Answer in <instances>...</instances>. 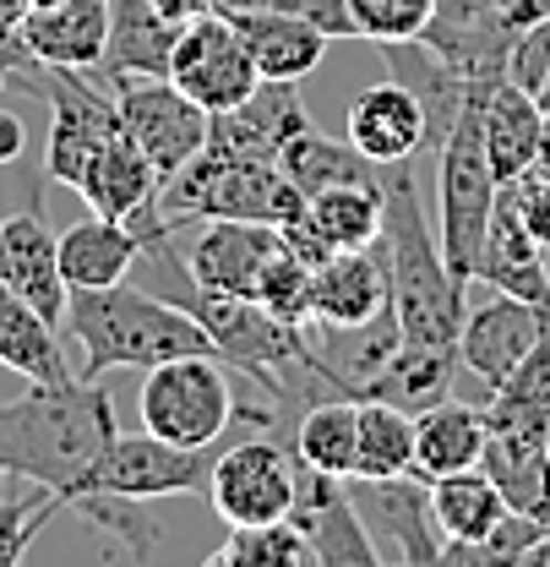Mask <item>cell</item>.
<instances>
[{"label": "cell", "instance_id": "7bdbcfd3", "mask_svg": "<svg viewBox=\"0 0 550 567\" xmlns=\"http://www.w3.org/2000/svg\"><path fill=\"white\" fill-rule=\"evenodd\" d=\"M507 197H512V208L523 213L529 235L550 251V158H535L518 181H507Z\"/></svg>", "mask_w": 550, "mask_h": 567}, {"label": "cell", "instance_id": "6da1fadb", "mask_svg": "<svg viewBox=\"0 0 550 567\" xmlns=\"http://www.w3.org/2000/svg\"><path fill=\"white\" fill-rule=\"evenodd\" d=\"M414 158L382 164V268H387V306L404 328V344L425 350H458V328L469 311V284L458 279L442 257V240L425 218Z\"/></svg>", "mask_w": 550, "mask_h": 567}, {"label": "cell", "instance_id": "f1b7e54d", "mask_svg": "<svg viewBox=\"0 0 550 567\" xmlns=\"http://www.w3.org/2000/svg\"><path fill=\"white\" fill-rule=\"evenodd\" d=\"M480 470L496 481L501 502L512 513H529L550 524V447L535 442V436H485V453H480Z\"/></svg>", "mask_w": 550, "mask_h": 567}, {"label": "cell", "instance_id": "277c9868", "mask_svg": "<svg viewBox=\"0 0 550 567\" xmlns=\"http://www.w3.org/2000/svg\"><path fill=\"white\" fill-rule=\"evenodd\" d=\"M496 82H475L453 132L436 147V240L447 268L464 284H475V257H480L485 224L501 197V181L485 158V99Z\"/></svg>", "mask_w": 550, "mask_h": 567}, {"label": "cell", "instance_id": "ab89813d", "mask_svg": "<svg viewBox=\"0 0 550 567\" xmlns=\"http://www.w3.org/2000/svg\"><path fill=\"white\" fill-rule=\"evenodd\" d=\"M55 513H66V507H61V496L44 492V486H33V496H17V502L0 496V567L17 563V557L44 535V524H50Z\"/></svg>", "mask_w": 550, "mask_h": 567}, {"label": "cell", "instance_id": "c3c4849f", "mask_svg": "<svg viewBox=\"0 0 550 567\" xmlns=\"http://www.w3.org/2000/svg\"><path fill=\"white\" fill-rule=\"evenodd\" d=\"M535 17H550V0H518V22H535Z\"/></svg>", "mask_w": 550, "mask_h": 567}, {"label": "cell", "instance_id": "9c48e42d", "mask_svg": "<svg viewBox=\"0 0 550 567\" xmlns=\"http://www.w3.org/2000/svg\"><path fill=\"white\" fill-rule=\"evenodd\" d=\"M294 492H300V464L289 447H278L268 431L218 447L212 481H207V502L218 507L224 524H273L294 513Z\"/></svg>", "mask_w": 550, "mask_h": 567}, {"label": "cell", "instance_id": "9a60e30c", "mask_svg": "<svg viewBox=\"0 0 550 567\" xmlns=\"http://www.w3.org/2000/svg\"><path fill=\"white\" fill-rule=\"evenodd\" d=\"M0 279L11 284L50 328H66L71 284L61 274V235H50L33 208L0 218Z\"/></svg>", "mask_w": 550, "mask_h": 567}, {"label": "cell", "instance_id": "4dcf8cb0", "mask_svg": "<svg viewBox=\"0 0 550 567\" xmlns=\"http://www.w3.org/2000/svg\"><path fill=\"white\" fill-rule=\"evenodd\" d=\"M430 513L447 540H485L507 518V502L496 492V481L475 464V470H453V475L430 481Z\"/></svg>", "mask_w": 550, "mask_h": 567}, {"label": "cell", "instance_id": "ee69618b", "mask_svg": "<svg viewBox=\"0 0 550 567\" xmlns=\"http://www.w3.org/2000/svg\"><path fill=\"white\" fill-rule=\"evenodd\" d=\"M22 28H28V0H0V66L11 71V76L39 82V61L28 55Z\"/></svg>", "mask_w": 550, "mask_h": 567}, {"label": "cell", "instance_id": "7a4b0ae2", "mask_svg": "<svg viewBox=\"0 0 550 567\" xmlns=\"http://www.w3.org/2000/svg\"><path fill=\"white\" fill-rule=\"evenodd\" d=\"M115 431H121L115 404L98 382L87 377L33 382L22 399L0 404V470L55 492L66 507V496L110 447Z\"/></svg>", "mask_w": 550, "mask_h": 567}, {"label": "cell", "instance_id": "f35d334b", "mask_svg": "<svg viewBox=\"0 0 550 567\" xmlns=\"http://www.w3.org/2000/svg\"><path fill=\"white\" fill-rule=\"evenodd\" d=\"M262 137L273 142L278 153H283V142L289 137H300L305 126H311V115H305V99H300V87L294 82H257V93L246 99V104H235Z\"/></svg>", "mask_w": 550, "mask_h": 567}, {"label": "cell", "instance_id": "3957f363", "mask_svg": "<svg viewBox=\"0 0 550 567\" xmlns=\"http://www.w3.org/2000/svg\"><path fill=\"white\" fill-rule=\"evenodd\" d=\"M66 333L76 339V377L98 382L104 371H147L158 360L212 354L207 328L175 300L142 289V284H98L66 295Z\"/></svg>", "mask_w": 550, "mask_h": 567}, {"label": "cell", "instance_id": "ffe728a7", "mask_svg": "<svg viewBox=\"0 0 550 567\" xmlns=\"http://www.w3.org/2000/svg\"><path fill=\"white\" fill-rule=\"evenodd\" d=\"M110 39V0H61L50 11H28L22 44L39 66L93 71Z\"/></svg>", "mask_w": 550, "mask_h": 567}, {"label": "cell", "instance_id": "f907efd6", "mask_svg": "<svg viewBox=\"0 0 550 567\" xmlns=\"http://www.w3.org/2000/svg\"><path fill=\"white\" fill-rule=\"evenodd\" d=\"M540 110L550 115V76H546V87H540Z\"/></svg>", "mask_w": 550, "mask_h": 567}, {"label": "cell", "instance_id": "d4e9b609", "mask_svg": "<svg viewBox=\"0 0 550 567\" xmlns=\"http://www.w3.org/2000/svg\"><path fill=\"white\" fill-rule=\"evenodd\" d=\"M485 425L496 436H550V333L523 354L485 399Z\"/></svg>", "mask_w": 550, "mask_h": 567}, {"label": "cell", "instance_id": "603a6c76", "mask_svg": "<svg viewBox=\"0 0 550 567\" xmlns=\"http://www.w3.org/2000/svg\"><path fill=\"white\" fill-rule=\"evenodd\" d=\"M229 22L246 39L251 61H257V71L268 82H300V76H311V71L322 66L328 44H333L316 22L283 17V11H235Z\"/></svg>", "mask_w": 550, "mask_h": 567}, {"label": "cell", "instance_id": "d6986e66", "mask_svg": "<svg viewBox=\"0 0 550 567\" xmlns=\"http://www.w3.org/2000/svg\"><path fill=\"white\" fill-rule=\"evenodd\" d=\"M485 404L464 399H436L425 410H414V475L419 481H442L453 470H475L485 453Z\"/></svg>", "mask_w": 550, "mask_h": 567}, {"label": "cell", "instance_id": "5b68a950", "mask_svg": "<svg viewBox=\"0 0 550 567\" xmlns=\"http://www.w3.org/2000/svg\"><path fill=\"white\" fill-rule=\"evenodd\" d=\"M142 431L180 442V447H212L235 425V393L218 354H180L147 365L142 382Z\"/></svg>", "mask_w": 550, "mask_h": 567}, {"label": "cell", "instance_id": "db71d44e", "mask_svg": "<svg viewBox=\"0 0 550 567\" xmlns=\"http://www.w3.org/2000/svg\"><path fill=\"white\" fill-rule=\"evenodd\" d=\"M546 447H550V436H546Z\"/></svg>", "mask_w": 550, "mask_h": 567}, {"label": "cell", "instance_id": "7dc6e473", "mask_svg": "<svg viewBox=\"0 0 550 567\" xmlns=\"http://www.w3.org/2000/svg\"><path fill=\"white\" fill-rule=\"evenodd\" d=\"M523 567H550V524L540 529V540L529 546V557H523Z\"/></svg>", "mask_w": 550, "mask_h": 567}, {"label": "cell", "instance_id": "e0dca14e", "mask_svg": "<svg viewBox=\"0 0 550 567\" xmlns=\"http://www.w3.org/2000/svg\"><path fill=\"white\" fill-rule=\"evenodd\" d=\"M349 147L365 153L371 164H398V158L425 153V110L398 76L365 87L349 104Z\"/></svg>", "mask_w": 550, "mask_h": 567}, {"label": "cell", "instance_id": "f6af8a7d", "mask_svg": "<svg viewBox=\"0 0 550 567\" xmlns=\"http://www.w3.org/2000/svg\"><path fill=\"white\" fill-rule=\"evenodd\" d=\"M22 147H28L22 121H17L11 110H0V164H17V158H22Z\"/></svg>", "mask_w": 550, "mask_h": 567}, {"label": "cell", "instance_id": "7402d4cb", "mask_svg": "<svg viewBox=\"0 0 550 567\" xmlns=\"http://www.w3.org/2000/svg\"><path fill=\"white\" fill-rule=\"evenodd\" d=\"M142 229L126 218H76L61 235V274L71 289H98V284L132 279V268L142 262Z\"/></svg>", "mask_w": 550, "mask_h": 567}, {"label": "cell", "instance_id": "5bb4252c", "mask_svg": "<svg viewBox=\"0 0 550 567\" xmlns=\"http://www.w3.org/2000/svg\"><path fill=\"white\" fill-rule=\"evenodd\" d=\"M311 551H316V567H376L387 563L382 546L371 540L354 496H349L344 481L333 475H316V470H300V492H294V513H289Z\"/></svg>", "mask_w": 550, "mask_h": 567}, {"label": "cell", "instance_id": "f546056e", "mask_svg": "<svg viewBox=\"0 0 550 567\" xmlns=\"http://www.w3.org/2000/svg\"><path fill=\"white\" fill-rule=\"evenodd\" d=\"M278 169L300 186V197H316V192H328V186H376V175H382V164H371V158L354 153L349 142L322 137L316 126H305L300 137L283 142Z\"/></svg>", "mask_w": 550, "mask_h": 567}, {"label": "cell", "instance_id": "d590c367", "mask_svg": "<svg viewBox=\"0 0 550 567\" xmlns=\"http://www.w3.org/2000/svg\"><path fill=\"white\" fill-rule=\"evenodd\" d=\"M66 513H82L93 529L115 535L126 546V557H153L158 551V518H153V502L137 496H115V492H82L66 502Z\"/></svg>", "mask_w": 550, "mask_h": 567}, {"label": "cell", "instance_id": "74e56055", "mask_svg": "<svg viewBox=\"0 0 550 567\" xmlns=\"http://www.w3.org/2000/svg\"><path fill=\"white\" fill-rule=\"evenodd\" d=\"M354 17V39L365 44H404L419 39L436 17V0H349Z\"/></svg>", "mask_w": 550, "mask_h": 567}, {"label": "cell", "instance_id": "7c38bea8", "mask_svg": "<svg viewBox=\"0 0 550 567\" xmlns=\"http://www.w3.org/2000/svg\"><path fill=\"white\" fill-rule=\"evenodd\" d=\"M550 333L546 311L518 300V295H501L490 289L485 300H469L464 311V328H458V360L464 371H475L485 388H496L523 354L535 350Z\"/></svg>", "mask_w": 550, "mask_h": 567}, {"label": "cell", "instance_id": "816d5d0a", "mask_svg": "<svg viewBox=\"0 0 550 567\" xmlns=\"http://www.w3.org/2000/svg\"><path fill=\"white\" fill-rule=\"evenodd\" d=\"M540 158H550V115H546V142H540Z\"/></svg>", "mask_w": 550, "mask_h": 567}, {"label": "cell", "instance_id": "4fadbf2b", "mask_svg": "<svg viewBox=\"0 0 550 567\" xmlns=\"http://www.w3.org/2000/svg\"><path fill=\"white\" fill-rule=\"evenodd\" d=\"M283 251L278 224H251V218H207V229L186 251V274L197 289L212 295H246L257 300L262 268Z\"/></svg>", "mask_w": 550, "mask_h": 567}, {"label": "cell", "instance_id": "d6a6232c", "mask_svg": "<svg viewBox=\"0 0 550 567\" xmlns=\"http://www.w3.org/2000/svg\"><path fill=\"white\" fill-rule=\"evenodd\" d=\"M458 350H425V344H398V354L387 360V371L365 388V399H387L398 410H425L436 399L453 393V377H458Z\"/></svg>", "mask_w": 550, "mask_h": 567}, {"label": "cell", "instance_id": "f5cc1de1", "mask_svg": "<svg viewBox=\"0 0 550 567\" xmlns=\"http://www.w3.org/2000/svg\"><path fill=\"white\" fill-rule=\"evenodd\" d=\"M6 82H11V71H6V66H0V93H6Z\"/></svg>", "mask_w": 550, "mask_h": 567}, {"label": "cell", "instance_id": "e575fe53", "mask_svg": "<svg viewBox=\"0 0 550 567\" xmlns=\"http://www.w3.org/2000/svg\"><path fill=\"white\" fill-rule=\"evenodd\" d=\"M212 567H316V551L294 518L229 524L224 546L212 551Z\"/></svg>", "mask_w": 550, "mask_h": 567}, {"label": "cell", "instance_id": "8fae6325", "mask_svg": "<svg viewBox=\"0 0 550 567\" xmlns=\"http://www.w3.org/2000/svg\"><path fill=\"white\" fill-rule=\"evenodd\" d=\"M365 529L376 524L387 535L382 557H398V563L414 567H442V546L447 535L436 529V513H430V481L419 475H387V481H360L349 475L344 481Z\"/></svg>", "mask_w": 550, "mask_h": 567}, {"label": "cell", "instance_id": "44dd1931", "mask_svg": "<svg viewBox=\"0 0 550 567\" xmlns=\"http://www.w3.org/2000/svg\"><path fill=\"white\" fill-rule=\"evenodd\" d=\"M76 192H82V203L87 213H104V218H137L158 203V169L147 164V153H142L132 132L121 126L115 137L98 147V158L82 169V181H76Z\"/></svg>", "mask_w": 550, "mask_h": 567}, {"label": "cell", "instance_id": "52a82bcc", "mask_svg": "<svg viewBox=\"0 0 550 567\" xmlns=\"http://www.w3.org/2000/svg\"><path fill=\"white\" fill-rule=\"evenodd\" d=\"M33 93L50 104V137H44V175L76 192L82 169L98 158V147L121 132L115 87L98 82L93 71L39 66Z\"/></svg>", "mask_w": 550, "mask_h": 567}, {"label": "cell", "instance_id": "11a10c76", "mask_svg": "<svg viewBox=\"0 0 550 567\" xmlns=\"http://www.w3.org/2000/svg\"><path fill=\"white\" fill-rule=\"evenodd\" d=\"M546 322H550V311H546Z\"/></svg>", "mask_w": 550, "mask_h": 567}, {"label": "cell", "instance_id": "ba28073f", "mask_svg": "<svg viewBox=\"0 0 550 567\" xmlns=\"http://www.w3.org/2000/svg\"><path fill=\"white\" fill-rule=\"evenodd\" d=\"M169 82H175L191 104H203L207 115H218V110L246 104V99L257 93L262 71L251 61L246 39L235 33V22H229L224 11H203V17H191V22L175 33Z\"/></svg>", "mask_w": 550, "mask_h": 567}, {"label": "cell", "instance_id": "8992f818", "mask_svg": "<svg viewBox=\"0 0 550 567\" xmlns=\"http://www.w3.org/2000/svg\"><path fill=\"white\" fill-rule=\"evenodd\" d=\"M212 464H218V442H212V447H180V442H164V436H153V431H137V436L115 431L110 447L93 458V470L76 481L71 496L115 492V496H137V502L207 496Z\"/></svg>", "mask_w": 550, "mask_h": 567}, {"label": "cell", "instance_id": "1f68e13d", "mask_svg": "<svg viewBox=\"0 0 550 567\" xmlns=\"http://www.w3.org/2000/svg\"><path fill=\"white\" fill-rule=\"evenodd\" d=\"M354 475L387 481L414 475V415L387 399H360V431H354Z\"/></svg>", "mask_w": 550, "mask_h": 567}, {"label": "cell", "instance_id": "60d3db41", "mask_svg": "<svg viewBox=\"0 0 550 567\" xmlns=\"http://www.w3.org/2000/svg\"><path fill=\"white\" fill-rule=\"evenodd\" d=\"M212 11H224V17H235V11H283V17L316 22L333 44H339V39H354L349 0H212Z\"/></svg>", "mask_w": 550, "mask_h": 567}, {"label": "cell", "instance_id": "484cf974", "mask_svg": "<svg viewBox=\"0 0 550 567\" xmlns=\"http://www.w3.org/2000/svg\"><path fill=\"white\" fill-rule=\"evenodd\" d=\"M387 306V268H382V251L365 246V251H339L316 268V322L328 328H349V322H365Z\"/></svg>", "mask_w": 550, "mask_h": 567}, {"label": "cell", "instance_id": "bcb514c9", "mask_svg": "<svg viewBox=\"0 0 550 567\" xmlns=\"http://www.w3.org/2000/svg\"><path fill=\"white\" fill-rule=\"evenodd\" d=\"M153 11H158L164 22H175V28H186L191 17H203V11H212V0H153Z\"/></svg>", "mask_w": 550, "mask_h": 567}, {"label": "cell", "instance_id": "83f0119b", "mask_svg": "<svg viewBox=\"0 0 550 567\" xmlns=\"http://www.w3.org/2000/svg\"><path fill=\"white\" fill-rule=\"evenodd\" d=\"M55 333L61 328H50L11 284L0 279V365L22 371L28 382H66V377H76V365L66 360Z\"/></svg>", "mask_w": 550, "mask_h": 567}, {"label": "cell", "instance_id": "836d02e7", "mask_svg": "<svg viewBox=\"0 0 550 567\" xmlns=\"http://www.w3.org/2000/svg\"><path fill=\"white\" fill-rule=\"evenodd\" d=\"M311 229L328 240V251H365L382 240V186H328L305 197Z\"/></svg>", "mask_w": 550, "mask_h": 567}, {"label": "cell", "instance_id": "cb8c5ba5", "mask_svg": "<svg viewBox=\"0 0 550 567\" xmlns=\"http://www.w3.org/2000/svg\"><path fill=\"white\" fill-rule=\"evenodd\" d=\"M540 142H546V110L535 93H523L518 82H496L490 99H485V158L496 169V181H518L535 158H540Z\"/></svg>", "mask_w": 550, "mask_h": 567}, {"label": "cell", "instance_id": "ac0fdd59", "mask_svg": "<svg viewBox=\"0 0 550 567\" xmlns=\"http://www.w3.org/2000/svg\"><path fill=\"white\" fill-rule=\"evenodd\" d=\"M175 22H164L153 11V0H110V39L93 76L98 82H126V76H169L175 55Z\"/></svg>", "mask_w": 550, "mask_h": 567}, {"label": "cell", "instance_id": "30bf717a", "mask_svg": "<svg viewBox=\"0 0 550 567\" xmlns=\"http://www.w3.org/2000/svg\"><path fill=\"white\" fill-rule=\"evenodd\" d=\"M115 110H121V126L132 132L147 164L158 169V186L191 164L207 142V110L191 104L169 76H126L115 82Z\"/></svg>", "mask_w": 550, "mask_h": 567}, {"label": "cell", "instance_id": "4316f807", "mask_svg": "<svg viewBox=\"0 0 550 567\" xmlns=\"http://www.w3.org/2000/svg\"><path fill=\"white\" fill-rule=\"evenodd\" d=\"M354 431H360V399H311L294 431H289V453L300 470H316V475H333L349 481L354 475Z\"/></svg>", "mask_w": 550, "mask_h": 567}, {"label": "cell", "instance_id": "b9f144b4", "mask_svg": "<svg viewBox=\"0 0 550 567\" xmlns=\"http://www.w3.org/2000/svg\"><path fill=\"white\" fill-rule=\"evenodd\" d=\"M546 76H550V17H535V22H523V28L512 33V44H507V82H518L523 93L540 99Z\"/></svg>", "mask_w": 550, "mask_h": 567}, {"label": "cell", "instance_id": "681fc988", "mask_svg": "<svg viewBox=\"0 0 550 567\" xmlns=\"http://www.w3.org/2000/svg\"><path fill=\"white\" fill-rule=\"evenodd\" d=\"M50 6H61V0H28V11H50Z\"/></svg>", "mask_w": 550, "mask_h": 567}, {"label": "cell", "instance_id": "2e32d148", "mask_svg": "<svg viewBox=\"0 0 550 567\" xmlns=\"http://www.w3.org/2000/svg\"><path fill=\"white\" fill-rule=\"evenodd\" d=\"M475 284L485 289H501V295H518L529 306L550 311V268H546V246L529 235L523 213L512 208L507 186L490 208V224H485L480 257H475Z\"/></svg>", "mask_w": 550, "mask_h": 567}, {"label": "cell", "instance_id": "8d00e7d4", "mask_svg": "<svg viewBox=\"0 0 550 567\" xmlns=\"http://www.w3.org/2000/svg\"><path fill=\"white\" fill-rule=\"evenodd\" d=\"M257 300L283 317V322H294V328H305V322H316V268H305L300 257H289V251H278L273 262L262 268V284H257Z\"/></svg>", "mask_w": 550, "mask_h": 567}]
</instances>
